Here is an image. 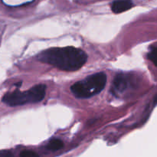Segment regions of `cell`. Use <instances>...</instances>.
Here are the masks:
<instances>
[{
	"label": "cell",
	"mask_w": 157,
	"mask_h": 157,
	"mask_svg": "<svg viewBox=\"0 0 157 157\" xmlns=\"http://www.w3.org/2000/svg\"><path fill=\"white\" fill-rule=\"evenodd\" d=\"M154 103H155V104H157V94H156V97H155Z\"/></svg>",
	"instance_id": "cell-11"
},
{
	"label": "cell",
	"mask_w": 157,
	"mask_h": 157,
	"mask_svg": "<svg viewBox=\"0 0 157 157\" xmlns=\"http://www.w3.org/2000/svg\"><path fill=\"white\" fill-rule=\"evenodd\" d=\"M64 147V144L62 141L59 139H52L49 141L47 145V148L51 151H57L61 150Z\"/></svg>",
	"instance_id": "cell-6"
},
{
	"label": "cell",
	"mask_w": 157,
	"mask_h": 157,
	"mask_svg": "<svg viewBox=\"0 0 157 157\" xmlns=\"http://www.w3.org/2000/svg\"><path fill=\"white\" fill-rule=\"evenodd\" d=\"M0 157H12V155L9 152L0 151Z\"/></svg>",
	"instance_id": "cell-9"
},
{
	"label": "cell",
	"mask_w": 157,
	"mask_h": 157,
	"mask_svg": "<svg viewBox=\"0 0 157 157\" xmlns=\"http://www.w3.org/2000/svg\"><path fill=\"white\" fill-rule=\"evenodd\" d=\"M133 6L132 0H115L111 4L113 12L118 14L129 10Z\"/></svg>",
	"instance_id": "cell-5"
},
{
	"label": "cell",
	"mask_w": 157,
	"mask_h": 157,
	"mask_svg": "<svg viewBox=\"0 0 157 157\" xmlns=\"http://www.w3.org/2000/svg\"><path fill=\"white\" fill-rule=\"evenodd\" d=\"M128 76L124 74H119L115 77L113 80L112 91L114 94L117 93H123L128 87Z\"/></svg>",
	"instance_id": "cell-4"
},
{
	"label": "cell",
	"mask_w": 157,
	"mask_h": 157,
	"mask_svg": "<svg viewBox=\"0 0 157 157\" xmlns=\"http://www.w3.org/2000/svg\"><path fill=\"white\" fill-rule=\"evenodd\" d=\"M147 56H148L149 59L153 63V64L157 67V47L151 48Z\"/></svg>",
	"instance_id": "cell-7"
},
{
	"label": "cell",
	"mask_w": 157,
	"mask_h": 157,
	"mask_svg": "<svg viewBox=\"0 0 157 157\" xmlns=\"http://www.w3.org/2000/svg\"><path fill=\"white\" fill-rule=\"evenodd\" d=\"M38 59L65 71H75L87 62V55L84 51L75 47L52 48L41 52Z\"/></svg>",
	"instance_id": "cell-1"
},
{
	"label": "cell",
	"mask_w": 157,
	"mask_h": 157,
	"mask_svg": "<svg viewBox=\"0 0 157 157\" xmlns=\"http://www.w3.org/2000/svg\"><path fill=\"white\" fill-rule=\"evenodd\" d=\"M21 82H19V83H18V84H15V86L18 87H19L20 86H21Z\"/></svg>",
	"instance_id": "cell-10"
},
{
	"label": "cell",
	"mask_w": 157,
	"mask_h": 157,
	"mask_svg": "<svg viewBox=\"0 0 157 157\" xmlns=\"http://www.w3.org/2000/svg\"><path fill=\"white\" fill-rule=\"evenodd\" d=\"M106 83L107 75L104 72H99L74 84L71 87V90L76 98H89L103 90Z\"/></svg>",
	"instance_id": "cell-2"
},
{
	"label": "cell",
	"mask_w": 157,
	"mask_h": 157,
	"mask_svg": "<svg viewBox=\"0 0 157 157\" xmlns=\"http://www.w3.org/2000/svg\"><path fill=\"white\" fill-rule=\"evenodd\" d=\"M19 157H39V156L32 150H23L20 153Z\"/></svg>",
	"instance_id": "cell-8"
},
{
	"label": "cell",
	"mask_w": 157,
	"mask_h": 157,
	"mask_svg": "<svg viewBox=\"0 0 157 157\" xmlns=\"http://www.w3.org/2000/svg\"><path fill=\"white\" fill-rule=\"evenodd\" d=\"M45 90L46 86L44 84L35 85L25 92L16 90L5 94L2 98V102L11 107L24 105L26 104H35L44 99Z\"/></svg>",
	"instance_id": "cell-3"
}]
</instances>
